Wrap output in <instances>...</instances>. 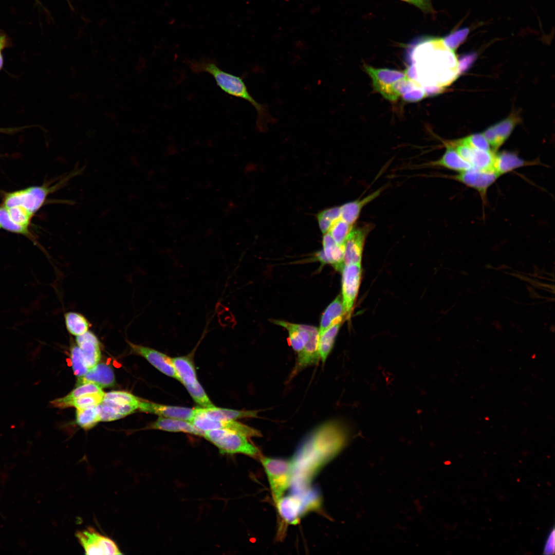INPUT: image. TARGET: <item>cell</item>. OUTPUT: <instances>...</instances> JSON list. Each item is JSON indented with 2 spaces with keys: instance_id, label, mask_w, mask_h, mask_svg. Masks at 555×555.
<instances>
[{
  "instance_id": "15",
  "label": "cell",
  "mask_w": 555,
  "mask_h": 555,
  "mask_svg": "<svg viewBox=\"0 0 555 555\" xmlns=\"http://www.w3.org/2000/svg\"><path fill=\"white\" fill-rule=\"evenodd\" d=\"M319 329L311 326L309 339L303 349L298 353L295 364L291 376H295L307 367L316 365L320 359Z\"/></svg>"
},
{
  "instance_id": "26",
  "label": "cell",
  "mask_w": 555,
  "mask_h": 555,
  "mask_svg": "<svg viewBox=\"0 0 555 555\" xmlns=\"http://www.w3.org/2000/svg\"><path fill=\"white\" fill-rule=\"evenodd\" d=\"M178 381L184 386L198 381L196 369L191 355L171 358Z\"/></svg>"
},
{
  "instance_id": "32",
  "label": "cell",
  "mask_w": 555,
  "mask_h": 555,
  "mask_svg": "<svg viewBox=\"0 0 555 555\" xmlns=\"http://www.w3.org/2000/svg\"><path fill=\"white\" fill-rule=\"evenodd\" d=\"M100 421L98 405L88 409H77L76 422L82 428L88 430Z\"/></svg>"
},
{
  "instance_id": "45",
  "label": "cell",
  "mask_w": 555,
  "mask_h": 555,
  "mask_svg": "<svg viewBox=\"0 0 555 555\" xmlns=\"http://www.w3.org/2000/svg\"><path fill=\"white\" fill-rule=\"evenodd\" d=\"M317 216L333 224L334 221L341 218L340 207H335L325 209L320 212Z\"/></svg>"
},
{
  "instance_id": "24",
  "label": "cell",
  "mask_w": 555,
  "mask_h": 555,
  "mask_svg": "<svg viewBox=\"0 0 555 555\" xmlns=\"http://www.w3.org/2000/svg\"><path fill=\"white\" fill-rule=\"evenodd\" d=\"M322 243V251L327 264H331L336 270L342 271L345 265L344 245H338L328 232L324 234Z\"/></svg>"
},
{
  "instance_id": "9",
  "label": "cell",
  "mask_w": 555,
  "mask_h": 555,
  "mask_svg": "<svg viewBox=\"0 0 555 555\" xmlns=\"http://www.w3.org/2000/svg\"><path fill=\"white\" fill-rule=\"evenodd\" d=\"M366 72L371 78L374 89L390 101H396L398 97L394 86L398 80L406 77L404 71L388 68H377L365 66Z\"/></svg>"
},
{
  "instance_id": "13",
  "label": "cell",
  "mask_w": 555,
  "mask_h": 555,
  "mask_svg": "<svg viewBox=\"0 0 555 555\" xmlns=\"http://www.w3.org/2000/svg\"><path fill=\"white\" fill-rule=\"evenodd\" d=\"M450 143L454 147L459 155L470 164L472 168L483 171H494L495 152L475 149L463 144Z\"/></svg>"
},
{
  "instance_id": "37",
  "label": "cell",
  "mask_w": 555,
  "mask_h": 555,
  "mask_svg": "<svg viewBox=\"0 0 555 555\" xmlns=\"http://www.w3.org/2000/svg\"><path fill=\"white\" fill-rule=\"evenodd\" d=\"M184 386L194 401L202 408H210L214 406L198 381L193 384L186 385Z\"/></svg>"
},
{
  "instance_id": "23",
  "label": "cell",
  "mask_w": 555,
  "mask_h": 555,
  "mask_svg": "<svg viewBox=\"0 0 555 555\" xmlns=\"http://www.w3.org/2000/svg\"><path fill=\"white\" fill-rule=\"evenodd\" d=\"M379 189L366 197L345 203L340 207L341 218L347 223L353 225L358 218L362 209L371 201L377 198L382 192Z\"/></svg>"
},
{
  "instance_id": "20",
  "label": "cell",
  "mask_w": 555,
  "mask_h": 555,
  "mask_svg": "<svg viewBox=\"0 0 555 555\" xmlns=\"http://www.w3.org/2000/svg\"><path fill=\"white\" fill-rule=\"evenodd\" d=\"M538 164L535 161H528L510 152L496 154L493 170L500 176L522 167Z\"/></svg>"
},
{
  "instance_id": "5",
  "label": "cell",
  "mask_w": 555,
  "mask_h": 555,
  "mask_svg": "<svg viewBox=\"0 0 555 555\" xmlns=\"http://www.w3.org/2000/svg\"><path fill=\"white\" fill-rule=\"evenodd\" d=\"M203 437L214 445L221 454L240 453L254 456L258 453L257 448L238 432L224 429L208 430Z\"/></svg>"
},
{
  "instance_id": "42",
  "label": "cell",
  "mask_w": 555,
  "mask_h": 555,
  "mask_svg": "<svg viewBox=\"0 0 555 555\" xmlns=\"http://www.w3.org/2000/svg\"><path fill=\"white\" fill-rule=\"evenodd\" d=\"M104 399H108L123 404L139 405L140 399L134 395L124 391H112L104 394Z\"/></svg>"
},
{
  "instance_id": "33",
  "label": "cell",
  "mask_w": 555,
  "mask_h": 555,
  "mask_svg": "<svg viewBox=\"0 0 555 555\" xmlns=\"http://www.w3.org/2000/svg\"><path fill=\"white\" fill-rule=\"evenodd\" d=\"M518 120V118L513 115L491 127L501 145L510 136Z\"/></svg>"
},
{
  "instance_id": "3",
  "label": "cell",
  "mask_w": 555,
  "mask_h": 555,
  "mask_svg": "<svg viewBox=\"0 0 555 555\" xmlns=\"http://www.w3.org/2000/svg\"><path fill=\"white\" fill-rule=\"evenodd\" d=\"M189 67L194 73L207 72L214 79L217 86L225 93L245 100L250 103L257 112L256 126L260 132H265L269 123L274 121L265 104L256 101L249 93L243 79L220 69L213 60L202 59L189 62Z\"/></svg>"
},
{
  "instance_id": "34",
  "label": "cell",
  "mask_w": 555,
  "mask_h": 555,
  "mask_svg": "<svg viewBox=\"0 0 555 555\" xmlns=\"http://www.w3.org/2000/svg\"><path fill=\"white\" fill-rule=\"evenodd\" d=\"M353 228V225L340 218L333 223L328 232L338 245L342 246L344 245L346 239Z\"/></svg>"
},
{
  "instance_id": "40",
  "label": "cell",
  "mask_w": 555,
  "mask_h": 555,
  "mask_svg": "<svg viewBox=\"0 0 555 555\" xmlns=\"http://www.w3.org/2000/svg\"><path fill=\"white\" fill-rule=\"evenodd\" d=\"M469 31L468 27L456 30L442 38L443 42L449 48L454 51L466 39Z\"/></svg>"
},
{
  "instance_id": "48",
  "label": "cell",
  "mask_w": 555,
  "mask_h": 555,
  "mask_svg": "<svg viewBox=\"0 0 555 555\" xmlns=\"http://www.w3.org/2000/svg\"><path fill=\"white\" fill-rule=\"evenodd\" d=\"M554 531L552 532V534L549 535L547 540V542L545 547L544 551L547 554L552 553L551 551L553 553L554 552Z\"/></svg>"
},
{
  "instance_id": "16",
  "label": "cell",
  "mask_w": 555,
  "mask_h": 555,
  "mask_svg": "<svg viewBox=\"0 0 555 555\" xmlns=\"http://www.w3.org/2000/svg\"><path fill=\"white\" fill-rule=\"evenodd\" d=\"M138 409L141 412L156 414L162 417L190 422H192L195 413V409L163 405L145 401H140Z\"/></svg>"
},
{
  "instance_id": "50",
  "label": "cell",
  "mask_w": 555,
  "mask_h": 555,
  "mask_svg": "<svg viewBox=\"0 0 555 555\" xmlns=\"http://www.w3.org/2000/svg\"><path fill=\"white\" fill-rule=\"evenodd\" d=\"M0 228H1V225H0Z\"/></svg>"
},
{
  "instance_id": "29",
  "label": "cell",
  "mask_w": 555,
  "mask_h": 555,
  "mask_svg": "<svg viewBox=\"0 0 555 555\" xmlns=\"http://www.w3.org/2000/svg\"><path fill=\"white\" fill-rule=\"evenodd\" d=\"M102 392H103L102 388L96 384L91 382L85 383L77 386L67 396L52 401L51 403L54 407L65 408L68 402L83 395Z\"/></svg>"
},
{
  "instance_id": "44",
  "label": "cell",
  "mask_w": 555,
  "mask_h": 555,
  "mask_svg": "<svg viewBox=\"0 0 555 555\" xmlns=\"http://www.w3.org/2000/svg\"><path fill=\"white\" fill-rule=\"evenodd\" d=\"M402 99L408 102H415L420 101L426 97V95L421 86H418L411 89L402 95Z\"/></svg>"
},
{
  "instance_id": "35",
  "label": "cell",
  "mask_w": 555,
  "mask_h": 555,
  "mask_svg": "<svg viewBox=\"0 0 555 555\" xmlns=\"http://www.w3.org/2000/svg\"><path fill=\"white\" fill-rule=\"evenodd\" d=\"M104 394L102 392L83 395L68 402L66 408L74 406L77 409H84L97 406L102 402Z\"/></svg>"
},
{
  "instance_id": "47",
  "label": "cell",
  "mask_w": 555,
  "mask_h": 555,
  "mask_svg": "<svg viewBox=\"0 0 555 555\" xmlns=\"http://www.w3.org/2000/svg\"><path fill=\"white\" fill-rule=\"evenodd\" d=\"M10 45V41L7 35L5 33L0 31V70L3 67L4 63L3 57L2 52L5 48L9 47V45Z\"/></svg>"
},
{
  "instance_id": "7",
  "label": "cell",
  "mask_w": 555,
  "mask_h": 555,
  "mask_svg": "<svg viewBox=\"0 0 555 555\" xmlns=\"http://www.w3.org/2000/svg\"><path fill=\"white\" fill-rule=\"evenodd\" d=\"M86 554H121L118 545L110 538L88 527L75 533Z\"/></svg>"
},
{
  "instance_id": "41",
  "label": "cell",
  "mask_w": 555,
  "mask_h": 555,
  "mask_svg": "<svg viewBox=\"0 0 555 555\" xmlns=\"http://www.w3.org/2000/svg\"><path fill=\"white\" fill-rule=\"evenodd\" d=\"M11 219L16 224L28 227L33 215L22 207L6 208Z\"/></svg>"
},
{
  "instance_id": "10",
  "label": "cell",
  "mask_w": 555,
  "mask_h": 555,
  "mask_svg": "<svg viewBox=\"0 0 555 555\" xmlns=\"http://www.w3.org/2000/svg\"><path fill=\"white\" fill-rule=\"evenodd\" d=\"M501 176L494 171H483L473 168L458 173L451 178L476 190L485 202L488 190Z\"/></svg>"
},
{
  "instance_id": "14",
  "label": "cell",
  "mask_w": 555,
  "mask_h": 555,
  "mask_svg": "<svg viewBox=\"0 0 555 555\" xmlns=\"http://www.w3.org/2000/svg\"><path fill=\"white\" fill-rule=\"evenodd\" d=\"M130 345L134 353L144 357L163 374L178 380L171 357L149 347L132 343H130Z\"/></svg>"
},
{
  "instance_id": "4",
  "label": "cell",
  "mask_w": 555,
  "mask_h": 555,
  "mask_svg": "<svg viewBox=\"0 0 555 555\" xmlns=\"http://www.w3.org/2000/svg\"><path fill=\"white\" fill-rule=\"evenodd\" d=\"M83 168L74 169L60 178L53 186H31L27 188L7 193L3 199L6 208L22 207L33 215L44 205L48 195L65 186L73 177L81 174Z\"/></svg>"
},
{
  "instance_id": "31",
  "label": "cell",
  "mask_w": 555,
  "mask_h": 555,
  "mask_svg": "<svg viewBox=\"0 0 555 555\" xmlns=\"http://www.w3.org/2000/svg\"><path fill=\"white\" fill-rule=\"evenodd\" d=\"M66 327L69 332L75 336L81 335L88 331L90 324L83 314L76 312H68L65 314Z\"/></svg>"
},
{
  "instance_id": "36",
  "label": "cell",
  "mask_w": 555,
  "mask_h": 555,
  "mask_svg": "<svg viewBox=\"0 0 555 555\" xmlns=\"http://www.w3.org/2000/svg\"><path fill=\"white\" fill-rule=\"evenodd\" d=\"M0 225L1 228L11 232L29 236L30 234L28 227H24L15 223L10 217L7 209L3 206L0 207Z\"/></svg>"
},
{
  "instance_id": "2",
  "label": "cell",
  "mask_w": 555,
  "mask_h": 555,
  "mask_svg": "<svg viewBox=\"0 0 555 555\" xmlns=\"http://www.w3.org/2000/svg\"><path fill=\"white\" fill-rule=\"evenodd\" d=\"M347 438L345 427L337 421H328L314 429L300 446L292 461V481L296 480L299 486L306 485L323 463L340 451Z\"/></svg>"
},
{
  "instance_id": "8",
  "label": "cell",
  "mask_w": 555,
  "mask_h": 555,
  "mask_svg": "<svg viewBox=\"0 0 555 555\" xmlns=\"http://www.w3.org/2000/svg\"><path fill=\"white\" fill-rule=\"evenodd\" d=\"M342 299L344 317L349 319L361 278V264L345 265L342 271Z\"/></svg>"
},
{
  "instance_id": "49",
  "label": "cell",
  "mask_w": 555,
  "mask_h": 555,
  "mask_svg": "<svg viewBox=\"0 0 555 555\" xmlns=\"http://www.w3.org/2000/svg\"><path fill=\"white\" fill-rule=\"evenodd\" d=\"M66 1L67 2V3L68 4V5H69L70 8H71V9L73 10V7L71 5V3L70 2V0H66Z\"/></svg>"
},
{
  "instance_id": "12",
  "label": "cell",
  "mask_w": 555,
  "mask_h": 555,
  "mask_svg": "<svg viewBox=\"0 0 555 555\" xmlns=\"http://www.w3.org/2000/svg\"><path fill=\"white\" fill-rule=\"evenodd\" d=\"M370 225L353 228L344 243V265L361 264L363 249L367 235L372 229Z\"/></svg>"
},
{
  "instance_id": "1",
  "label": "cell",
  "mask_w": 555,
  "mask_h": 555,
  "mask_svg": "<svg viewBox=\"0 0 555 555\" xmlns=\"http://www.w3.org/2000/svg\"><path fill=\"white\" fill-rule=\"evenodd\" d=\"M409 54L415 72L414 80L423 87L443 89L456 80L460 71L454 51L445 45L442 38L420 39L412 45Z\"/></svg>"
},
{
  "instance_id": "21",
  "label": "cell",
  "mask_w": 555,
  "mask_h": 555,
  "mask_svg": "<svg viewBox=\"0 0 555 555\" xmlns=\"http://www.w3.org/2000/svg\"><path fill=\"white\" fill-rule=\"evenodd\" d=\"M149 428L169 432L187 433L203 437L204 435V432L197 428L191 422L175 418L160 417Z\"/></svg>"
},
{
  "instance_id": "19",
  "label": "cell",
  "mask_w": 555,
  "mask_h": 555,
  "mask_svg": "<svg viewBox=\"0 0 555 555\" xmlns=\"http://www.w3.org/2000/svg\"><path fill=\"white\" fill-rule=\"evenodd\" d=\"M271 322L287 330L289 342L297 354L303 349L309 340L311 325L294 324L278 320H272Z\"/></svg>"
},
{
  "instance_id": "27",
  "label": "cell",
  "mask_w": 555,
  "mask_h": 555,
  "mask_svg": "<svg viewBox=\"0 0 555 555\" xmlns=\"http://www.w3.org/2000/svg\"><path fill=\"white\" fill-rule=\"evenodd\" d=\"M199 411L208 418L219 420H235L244 418L257 417V411H240L217 408H199Z\"/></svg>"
},
{
  "instance_id": "18",
  "label": "cell",
  "mask_w": 555,
  "mask_h": 555,
  "mask_svg": "<svg viewBox=\"0 0 555 555\" xmlns=\"http://www.w3.org/2000/svg\"><path fill=\"white\" fill-rule=\"evenodd\" d=\"M77 384L79 386L91 382L102 387H112L115 378L112 368L104 363L97 364L90 368L84 376L78 378Z\"/></svg>"
},
{
  "instance_id": "25",
  "label": "cell",
  "mask_w": 555,
  "mask_h": 555,
  "mask_svg": "<svg viewBox=\"0 0 555 555\" xmlns=\"http://www.w3.org/2000/svg\"><path fill=\"white\" fill-rule=\"evenodd\" d=\"M446 145L443 155L439 159L431 162V165L443 167L458 173L472 168L470 164L459 155L453 146L449 143H446Z\"/></svg>"
},
{
  "instance_id": "43",
  "label": "cell",
  "mask_w": 555,
  "mask_h": 555,
  "mask_svg": "<svg viewBox=\"0 0 555 555\" xmlns=\"http://www.w3.org/2000/svg\"><path fill=\"white\" fill-rule=\"evenodd\" d=\"M100 421H109L119 419L124 417L123 415L119 414L113 408L100 404L98 405Z\"/></svg>"
},
{
  "instance_id": "22",
  "label": "cell",
  "mask_w": 555,
  "mask_h": 555,
  "mask_svg": "<svg viewBox=\"0 0 555 555\" xmlns=\"http://www.w3.org/2000/svg\"><path fill=\"white\" fill-rule=\"evenodd\" d=\"M303 501L296 495L283 496L276 502L281 516L288 523H295L304 512Z\"/></svg>"
},
{
  "instance_id": "17",
  "label": "cell",
  "mask_w": 555,
  "mask_h": 555,
  "mask_svg": "<svg viewBox=\"0 0 555 555\" xmlns=\"http://www.w3.org/2000/svg\"><path fill=\"white\" fill-rule=\"evenodd\" d=\"M76 341L86 366L90 369L98 364L101 358L100 342L97 337L88 330L77 336Z\"/></svg>"
},
{
  "instance_id": "30",
  "label": "cell",
  "mask_w": 555,
  "mask_h": 555,
  "mask_svg": "<svg viewBox=\"0 0 555 555\" xmlns=\"http://www.w3.org/2000/svg\"><path fill=\"white\" fill-rule=\"evenodd\" d=\"M341 325V323L335 324L319 335V351L322 363L325 362L333 347Z\"/></svg>"
},
{
  "instance_id": "39",
  "label": "cell",
  "mask_w": 555,
  "mask_h": 555,
  "mask_svg": "<svg viewBox=\"0 0 555 555\" xmlns=\"http://www.w3.org/2000/svg\"><path fill=\"white\" fill-rule=\"evenodd\" d=\"M452 142L453 144L465 145L475 149L492 151L485 137L481 134H473Z\"/></svg>"
},
{
  "instance_id": "38",
  "label": "cell",
  "mask_w": 555,
  "mask_h": 555,
  "mask_svg": "<svg viewBox=\"0 0 555 555\" xmlns=\"http://www.w3.org/2000/svg\"><path fill=\"white\" fill-rule=\"evenodd\" d=\"M70 357L74 374L78 377L84 376L89 369L86 366L80 348L73 345L70 348Z\"/></svg>"
},
{
  "instance_id": "46",
  "label": "cell",
  "mask_w": 555,
  "mask_h": 555,
  "mask_svg": "<svg viewBox=\"0 0 555 555\" xmlns=\"http://www.w3.org/2000/svg\"><path fill=\"white\" fill-rule=\"evenodd\" d=\"M413 4L425 13H433L431 0H402Z\"/></svg>"
},
{
  "instance_id": "11",
  "label": "cell",
  "mask_w": 555,
  "mask_h": 555,
  "mask_svg": "<svg viewBox=\"0 0 555 555\" xmlns=\"http://www.w3.org/2000/svg\"><path fill=\"white\" fill-rule=\"evenodd\" d=\"M191 422L203 432L224 429L238 432L247 437H260L262 435L257 430L235 420H219L208 418L198 408H195V415Z\"/></svg>"
},
{
  "instance_id": "28",
  "label": "cell",
  "mask_w": 555,
  "mask_h": 555,
  "mask_svg": "<svg viewBox=\"0 0 555 555\" xmlns=\"http://www.w3.org/2000/svg\"><path fill=\"white\" fill-rule=\"evenodd\" d=\"M344 317L342 297L338 295L327 306L322 316L319 329V335L334 324L341 323Z\"/></svg>"
},
{
  "instance_id": "6",
  "label": "cell",
  "mask_w": 555,
  "mask_h": 555,
  "mask_svg": "<svg viewBox=\"0 0 555 555\" xmlns=\"http://www.w3.org/2000/svg\"><path fill=\"white\" fill-rule=\"evenodd\" d=\"M261 462L267 475L273 498L277 502L292 483V461L263 457Z\"/></svg>"
}]
</instances>
